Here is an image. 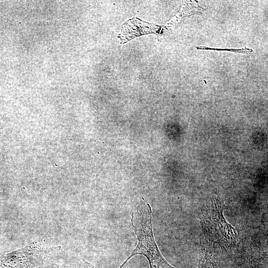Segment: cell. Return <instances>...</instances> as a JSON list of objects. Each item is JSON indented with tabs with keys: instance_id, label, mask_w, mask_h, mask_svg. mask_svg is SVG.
<instances>
[{
	"instance_id": "cell-1",
	"label": "cell",
	"mask_w": 268,
	"mask_h": 268,
	"mask_svg": "<svg viewBox=\"0 0 268 268\" xmlns=\"http://www.w3.org/2000/svg\"><path fill=\"white\" fill-rule=\"evenodd\" d=\"M131 223L137 239L136 247L119 268L133 257L141 255L147 260L150 268H175L165 259L155 240L152 222V209L148 203L141 202L131 215Z\"/></svg>"
},
{
	"instance_id": "cell-2",
	"label": "cell",
	"mask_w": 268,
	"mask_h": 268,
	"mask_svg": "<svg viewBox=\"0 0 268 268\" xmlns=\"http://www.w3.org/2000/svg\"><path fill=\"white\" fill-rule=\"evenodd\" d=\"M227 208L223 201L219 197L214 196L203 205L200 216L205 237L224 248L235 246L239 237L237 228L229 223L224 216L223 212Z\"/></svg>"
},
{
	"instance_id": "cell-3",
	"label": "cell",
	"mask_w": 268,
	"mask_h": 268,
	"mask_svg": "<svg viewBox=\"0 0 268 268\" xmlns=\"http://www.w3.org/2000/svg\"><path fill=\"white\" fill-rule=\"evenodd\" d=\"M52 247L43 238H37L19 250L0 254V268L30 267L32 264L42 260Z\"/></svg>"
},
{
	"instance_id": "cell-4",
	"label": "cell",
	"mask_w": 268,
	"mask_h": 268,
	"mask_svg": "<svg viewBox=\"0 0 268 268\" xmlns=\"http://www.w3.org/2000/svg\"><path fill=\"white\" fill-rule=\"evenodd\" d=\"M165 30H168L165 26L133 18L122 25L120 36L121 43L124 44L133 38L145 34L153 33L158 36Z\"/></svg>"
},
{
	"instance_id": "cell-5",
	"label": "cell",
	"mask_w": 268,
	"mask_h": 268,
	"mask_svg": "<svg viewBox=\"0 0 268 268\" xmlns=\"http://www.w3.org/2000/svg\"><path fill=\"white\" fill-rule=\"evenodd\" d=\"M232 268H268L267 256L255 250H244L232 259Z\"/></svg>"
},
{
	"instance_id": "cell-6",
	"label": "cell",
	"mask_w": 268,
	"mask_h": 268,
	"mask_svg": "<svg viewBox=\"0 0 268 268\" xmlns=\"http://www.w3.org/2000/svg\"><path fill=\"white\" fill-rule=\"evenodd\" d=\"M214 244L205 237L201 241L198 268H217Z\"/></svg>"
},
{
	"instance_id": "cell-7",
	"label": "cell",
	"mask_w": 268,
	"mask_h": 268,
	"mask_svg": "<svg viewBox=\"0 0 268 268\" xmlns=\"http://www.w3.org/2000/svg\"><path fill=\"white\" fill-rule=\"evenodd\" d=\"M204 8L197 0H183L182 7L177 14L169 21L165 27H170L177 24L185 18L194 14H201Z\"/></svg>"
},
{
	"instance_id": "cell-8",
	"label": "cell",
	"mask_w": 268,
	"mask_h": 268,
	"mask_svg": "<svg viewBox=\"0 0 268 268\" xmlns=\"http://www.w3.org/2000/svg\"><path fill=\"white\" fill-rule=\"evenodd\" d=\"M198 50H214V51H227L244 54H251L253 52L252 49L244 47L241 49H216L209 48L205 46H200L196 47Z\"/></svg>"
}]
</instances>
